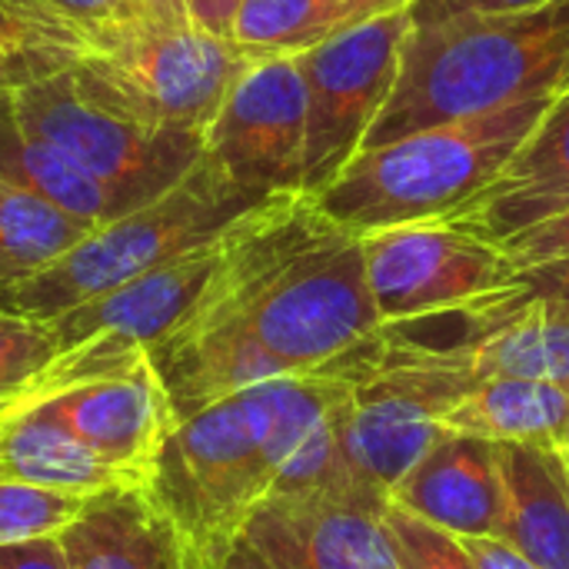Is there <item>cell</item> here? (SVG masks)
Segmentation results:
<instances>
[{
    "label": "cell",
    "instance_id": "d590c367",
    "mask_svg": "<svg viewBox=\"0 0 569 569\" xmlns=\"http://www.w3.org/2000/svg\"><path fill=\"white\" fill-rule=\"evenodd\" d=\"M217 569H277L247 537H237L233 547L227 550V557L220 560Z\"/></svg>",
    "mask_w": 569,
    "mask_h": 569
},
{
    "label": "cell",
    "instance_id": "4dcf8cb0",
    "mask_svg": "<svg viewBox=\"0 0 569 569\" xmlns=\"http://www.w3.org/2000/svg\"><path fill=\"white\" fill-rule=\"evenodd\" d=\"M0 569H67L57 537H33L0 547Z\"/></svg>",
    "mask_w": 569,
    "mask_h": 569
},
{
    "label": "cell",
    "instance_id": "30bf717a",
    "mask_svg": "<svg viewBox=\"0 0 569 569\" xmlns=\"http://www.w3.org/2000/svg\"><path fill=\"white\" fill-rule=\"evenodd\" d=\"M363 263L383 327L470 307L517 277L497 240L470 233L450 217L363 233Z\"/></svg>",
    "mask_w": 569,
    "mask_h": 569
},
{
    "label": "cell",
    "instance_id": "836d02e7",
    "mask_svg": "<svg viewBox=\"0 0 569 569\" xmlns=\"http://www.w3.org/2000/svg\"><path fill=\"white\" fill-rule=\"evenodd\" d=\"M40 3H47L57 17L70 20L83 33H90L93 27L113 20L120 13V7H123V0H40Z\"/></svg>",
    "mask_w": 569,
    "mask_h": 569
},
{
    "label": "cell",
    "instance_id": "d4e9b609",
    "mask_svg": "<svg viewBox=\"0 0 569 569\" xmlns=\"http://www.w3.org/2000/svg\"><path fill=\"white\" fill-rule=\"evenodd\" d=\"M60 347L50 320L0 307V407L17 400L53 360Z\"/></svg>",
    "mask_w": 569,
    "mask_h": 569
},
{
    "label": "cell",
    "instance_id": "9c48e42d",
    "mask_svg": "<svg viewBox=\"0 0 569 569\" xmlns=\"http://www.w3.org/2000/svg\"><path fill=\"white\" fill-rule=\"evenodd\" d=\"M410 27V3H400L297 53L307 83V193H323L363 150L393 97Z\"/></svg>",
    "mask_w": 569,
    "mask_h": 569
},
{
    "label": "cell",
    "instance_id": "74e56055",
    "mask_svg": "<svg viewBox=\"0 0 569 569\" xmlns=\"http://www.w3.org/2000/svg\"><path fill=\"white\" fill-rule=\"evenodd\" d=\"M560 447H563V453H567V463H569V433L563 437V443H560Z\"/></svg>",
    "mask_w": 569,
    "mask_h": 569
},
{
    "label": "cell",
    "instance_id": "6da1fadb",
    "mask_svg": "<svg viewBox=\"0 0 569 569\" xmlns=\"http://www.w3.org/2000/svg\"><path fill=\"white\" fill-rule=\"evenodd\" d=\"M363 237L313 193H270L220 237V260L183 323L157 347L250 343L287 373H320L380 333Z\"/></svg>",
    "mask_w": 569,
    "mask_h": 569
},
{
    "label": "cell",
    "instance_id": "ba28073f",
    "mask_svg": "<svg viewBox=\"0 0 569 569\" xmlns=\"http://www.w3.org/2000/svg\"><path fill=\"white\" fill-rule=\"evenodd\" d=\"M23 123L87 170L113 203V217L167 193L200 157L203 133L150 130L87 100L70 70L13 90Z\"/></svg>",
    "mask_w": 569,
    "mask_h": 569
},
{
    "label": "cell",
    "instance_id": "f1b7e54d",
    "mask_svg": "<svg viewBox=\"0 0 569 569\" xmlns=\"http://www.w3.org/2000/svg\"><path fill=\"white\" fill-rule=\"evenodd\" d=\"M507 290L520 300H540V303L569 310V257L520 270Z\"/></svg>",
    "mask_w": 569,
    "mask_h": 569
},
{
    "label": "cell",
    "instance_id": "5b68a950",
    "mask_svg": "<svg viewBox=\"0 0 569 569\" xmlns=\"http://www.w3.org/2000/svg\"><path fill=\"white\" fill-rule=\"evenodd\" d=\"M287 450L277 433L270 380L230 393L170 433L153 490L167 507L183 569H217L253 510L273 497Z\"/></svg>",
    "mask_w": 569,
    "mask_h": 569
},
{
    "label": "cell",
    "instance_id": "484cf974",
    "mask_svg": "<svg viewBox=\"0 0 569 569\" xmlns=\"http://www.w3.org/2000/svg\"><path fill=\"white\" fill-rule=\"evenodd\" d=\"M83 503L87 497L80 493L0 483V547L33 537H53L83 510Z\"/></svg>",
    "mask_w": 569,
    "mask_h": 569
},
{
    "label": "cell",
    "instance_id": "e575fe53",
    "mask_svg": "<svg viewBox=\"0 0 569 569\" xmlns=\"http://www.w3.org/2000/svg\"><path fill=\"white\" fill-rule=\"evenodd\" d=\"M240 3L243 0H187V10H190V20L197 27H203L213 37L230 40V30H233Z\"/></svg>",
    "mask_w": 569,
    "mask_h": 569
},
{
    "label": "cell",
    "instance_id": "8fae6325",
    "mask_svg": "<svg viewBox=\"0 0 569 569\" xmlns=\"http://www.w3.org/2000/svg\"><path fill=\"white\" fill-rule=\"evenodd\" d=\"M203 153L257 197L303 190L307 83L297 57L253 60L203 133Z\"/></svg>",
    "mask_w": 569,
    "mask_h": 569
},
{
    "label": "cell",
    "instance_id": "f35d334b",
    "mask_svg": "<svg viewBox=\"0 0 569 569\" xmlns=\"http://www.w3.org/2000/svg\"><path fill=\"white\" fill-rule=\"evenodd\" d=\"M367 3H370V7H373V10H377V13H383V7H380V3H377V0H367Z\"/></svg>",
    "mask_w": 569,
    "mask_h": 569
},
{
    "label": "cell",
    "instance_id": "44dd1931",
    "mask_svg": "<svg viewBox=\"0 0 569 569\" xmlns=\"http://www.w3.org/2000/svg\"><path fill=\"white\" fill-rule=\"evenodd\" d=\"M0 177L93 227L113 220L110 193L67 153H60L23 123L13 103V90L0 93Z\"/></svg>",
    "mask_w": 569,
    "mask_h": 569
},
{
    "label": "cell",
    "instance_id": "7402d4cb",
    "mask_svg": "<svg viewBox=\"0 0 569 569\" xmlns=\"http://www.w3.org/2000/svg\"><path fill=\"white\" fill-rule=\"evenodd\" d=\"M373 13L367 0H243L230 43L250 60L297 57Z\"/></svg>",
    "mask_w": 569,
    "mask_h": 569
},
{
    "label": "cell",
    "instance_id": "7c38bea8",
    "mask_svg": "<svg viewBox=\"0 0 569 569\" xmlns=\"http://www.w3.org/2000/svg\"><path fill=\"white\" fill-rule=\"evenodd\" d=\"M383 330L423 347L473 383L490 377L569 383V310L520 300L507 287L470 307Z\"/></svg>",
    "mask_w": 569,
    "mask_h": 569
},
{
    "label": "cell",
    "instance_id": "d6986e66",
    "mask_svg": "<svg viewBox=\"0 0 569 569\" xmlns=\"http://www.w3.org/2000/svg\"><path fill=\"white\" fill-rule=\"evenodd\" d=\"M443 427L490 443H563L569 383L533 377L477 380L443 417Z\"/></svg>",
    "mask_w": 569,
    "mask_h": 569
},
{
    "label": "cell",
    "instance_id": "1f68e13d",
    "mask_svg": "<svg viewBox=\"0 0 569 569\" xmlns=\"http://www.w3.org/2000/svg\"><path fill=\"white\" fill-rule=\"evenodd\" d=\"M460 543L477 569H540L503 537H460Z\"/></svg>",
    "mask_w": 569,
    "mask_h": 569
},
{
    "label": "cell",
    "instance_id": "4316f807",
    "mask_svg": "<svg viewBox=\"0 0 569 569\" xmlns=\"http://www.w3.org/2000/svg\"><path fill=\"white\" fill-rule=\"evenodd\" d=\"M383 520L390 527L400 569H477L460 537L407 513L403 507L387 503Z\"/></svg>",
    "mask_w": 569,
    "mask_h": 569
},
{
    "label": "cell",
    "instance_id": "d6a6232c",
    "mask_svg": "<svg viewBox=\"0 0 569 569\" xmlns=\"http://www.w3.org/2000/svg\"><path fill=\"white\" fill-rule=\"evenodd\" d=\"M50 73H60V70L50 67L47 60L27 53V50H17L7 40H0V93L17 90L23 83H33L40 77H50Z\"/></svg>",
    "mask_w": 569,
    "mask_h": 569
},
{
    "label": "cell",
    "instance_id": "ac0fdd59",
    "mask_svg": "<svg viewBox=\"0 0 569 569\" xmlns=\"http://www.w3.org/2000/svg\"><path fill=\"white\" fill-rule=\"evenodd\" d=\"M507 493L500 537L540 569H569V463L560 443H497Z\"/></svg>",
    "mask_w": 569,
    "mask_h": 569
},
{
    "label": "cell",
    "instance_id": "f546056e",
    "mask_svg": "<svg viewBox=\"0 0 569 569\" xmlns=\"http://www.w3.org/2000/svg\"><path fill=\"white\" fill-rule=\"evenodd\" d=\"M540 3H550V0H410V13H413V23H440L453 17L530 10Z\"/></svg>",
    "mask_w": 569,
    "mask_h": 569
},
{
    "label": "cell",
    "instance_id": "8992f818",
    "mask_svg": "<svg viewBox=\"0 0 569 569\" xmlns=\"http://www.w3.org/2000/svg\"><path fill=\"white\" fill-rule=\"evenodd\" d=\"M260 200L203 153L167 193L93 227L50 267L0 290V307L53 320L187 250L213 243Z\"/></svg>",
    "mask_w": 569,
    "mask_h": 569
},
{
    "label": "cell",
    "instance_id": "4fadbf2b",
    "mask_svg": "<svg viewBox=\"0 0 569 569\" xmlns=\"http://www.w3.org/2000/svg\"><path fill=\"white\" fill-rule=\"evenodd\" d=\"M383 510L323 490L273 493L243 537L277 569H400Z\"/></svg>",
    "mask_w": 569,
    "mask_h": 569
},
{
    "label": "cell",
    "instance_id": "8d00e7d4",
    "mask_svg": "<svg viewBox=\"0 0 569 569\" xmlns=\"http://www.w3.org/2000/svg\"><path fill=\"white\" fill-rule=\"evenodd\" d=\"M383 10H390V7H400V3H410V0H377Z\"/></svg>",
    "mask_w": 569,
    "mask_h": 569
},
{
    "label": "cell",
    "instance_id": "7a4b0ae2",
    "mask_svg": "<svg viewBox=\"0 0 569 569\" xmlns=\"http://www.w3.org/2000/svg\"><path fill=\"white\" fill-rule=\"evenodd\" d=\"M569 90V0L413 23L363 150L423 127Z\"/></svg>",
    "mask_w": 569,
    "mask_h": 569
},
{
    "label": "cell",
    "instance_id": "52a82bcc",
    "mask_svg": "<svg viewBox=\"0 0 569 569\" xmlns=\"http://www.w3.org/2000/svg\"><path fill=\"white\" fill-rule=\"evenodd\" d=\"M37 410L100 463L133 483H153L180 417L143 347L87 340L57 360L7 407Z\"/></svg>",
    "mask_w": 569,
    "mask_h": 569
},
{
    "label": "cell",
    "instance_id": "2e32d148",
    "mask_svg": "<svg viewBox=\"0 0 569 569\" xmlns=\"http://www.w3.org/2000/svg\"><path fill=\"white\" fill-rule=\"evenodd\" d=\"M53 537L67 569H183L177 527L153 483L87 497L83 510Z\"/></svg>",
    "mask_w": 569,
    "mask_h": 569
},
{
    "label": "cell",
    "instance_id": "83f0119b",
    "mask_svg": "<svg viewBox=\"0 0 569 569\" xmlns=\"http://www.w3.org/2000/svg\"><path fill=\"white\" fill-rule=\"evenodd\" d=\"M500 247H503L507 260L517 267V273L530 270V267H540V263H550V260H560V257H569V203L563 210L543 217L540 223L503 237Z\"/></svg>",
    "mask_w": 569,
    "mask_h": 569
},
{
    "label": "cell",
    "instance_id": "277c9868",
    "mask_svg": "<svg viewBox=\"0 0 569 569\" xmlns=\"http://www.w3.org/2000/svg\"><path fill=\"white\" fill-rule=\"evenodd\" d=\"M253 60L190 20L187 0H123L70 67L80 93L150 130L207 133Z\"/></svg>",
    "mask_w": 569,
    "mask_h": 569
},
{
    "label": "cell",
    "instance_id": "5bb4252c",
    "mask_svg": "<svg viewBox=\"0 0 569 569\" xmlns=\"http://www.w3.org/2000/svg\"><path fill=\"white\" fill-rule=\"evenodd\" d=\"M220 237L53 317L50 327L60 353L87 340H113L120 347L143 350L163 343L183 323L207 280L213 277L220 260Z\"/></svg>",
    "mask_w": 569,
    "mask_h": 569
},
{
    "label": "cell",
    "instance_id": "9a60e30c",
    "mask_svg": "<svg viewBox=\"0 0 569 569\" xmlns=\"http://www.w3.org/2000/svg\"><path fill=\"white\" fill-rule=\"evenodd\" d=\"M390 503L453 537H500L507 493L497 443L447 427L390 490Z\"/></svg>",
    "mask_w": 569,
    "mask_h": 569
},
{
    "label": "cell",
    "instance_id": "603a6c76",
    "mask_svg": "<svg viewBox=\"0 0 569 569\" xmlns=\"http://www.w3.org/2000/svg\"><path fill=\"white\" fill-rule=\"evenodd\" d=\"M90 230L93 223L0 177V290L40 273Z\"/></svg>",
    "mask_w": 569,
    "mask_h": 569
},
{
    "label": "cell",
    "instance_id": "cb8c5ba5",
    "mask_svg": "<svg viewBox=\"0 0 569 569\" xmlns=\"http://www.w3.org/2000/svg\"><path fill=\"white\" fill-rule=\"evenodd\" d=\"M0 40L57 70H70L87 53V33L40 0H0Z\"/></svg>",
    "mask_w": 569,
    "mask_h": 569
},
{
    "label": "cell",
    "instance_id": "3957f363",
    "mask_svg": "<svg viewBox=\"0 0 569 569\" xmlns=\"http://www.w3.org/2000/svg\"><path fill=\"white\" fill-rule=\"evenodd\" d=\"M563 93L423 127L360 150L317 193V203L360 237L383 227L453 217L503 173Z\"/></svg>",
    "mask_w": 569,
    "mask_h": 569
},
{
    "label": "cell",
    "instance_id": "ffe728a7",
    "mask_svg": "<svg viewBox=\"0 0 569 569\" xmlns=\"http://www.w3.org/2000/svg\"><path fill=\"white\" fill-rule=\"evenodd\" d=\"M0 483L93 497L133 483L37 410H0Z\"/></svg>",
    "mask_w": 569,
    "mask_h": 569
},
{
    "label": "cell",
    "instance_id": "e0dca14e",
    "mask_svg": "<svg viewBox=\"0 0 569 569\" xmlns=\"http://www.w3.org/2000/svg\"><path fill=\"white\" fill-rule=\"evenodd\" d=\"M569 203V90L503 173L450 220L487 240H503Z\"/></svg>",
    "mask_w": 569,
    "mask_h": 569
}]
</instances>
